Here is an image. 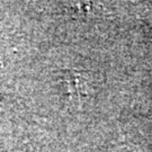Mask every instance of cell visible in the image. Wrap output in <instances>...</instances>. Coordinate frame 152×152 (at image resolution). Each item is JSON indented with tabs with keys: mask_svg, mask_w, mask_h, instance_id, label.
<instances>
[{
	"mask_svg": "<svg viewBox=\"0 0 152 152\" xmlns=\"http://www.w3.org/2000/svg\"><path fill=\"white\" fill-rule=\"evenodd\" d=\"M0 66H1V63H0Z\"/></svg>",
	"mask_w": 152,
	"mask_h": 152,
	"instance_id": "obj_2",
	"label": "cell"
},
{
	"mask_svg": "<svg viewBox=\"0 0 152 152\" xmlns=\"http://www.w3.org/2000/svg\"><path fill=\"white\" fill-rule=\"evenodd\" d=\"M60 80L72 100L80 103L82 98L88 95V78L85 76L83 71L65 69L61 73Z\"/></svg>",
	"mask_w": 152,
	"mask_h": 152,
	"instance_id": "obj_1",
	"label": "cell"
}]
</instances>
